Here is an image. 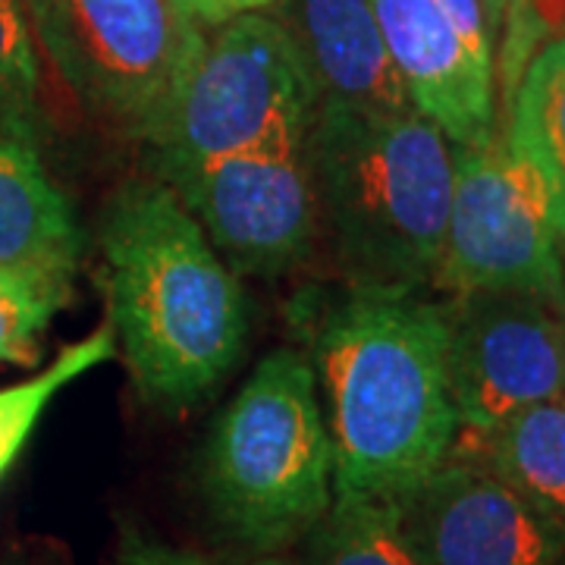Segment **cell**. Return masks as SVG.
Segmentation results:
<instances>
[{"instance_id": "2e32d148", "label": "cell", "mask_w": 565, "mask_h": 565, "mask_svg": "<svg viewBox=\"0 0 565 565\" xmlns=\"http://www.w3.org/2000/svg\"><path fill=\"white\" fill-rule=\"evenodd\" d=\"M299 565H427L403 519V500L333 493L323 519L302 537Z\"/></svg>"}, {"instance_id": "e0dca14e", "label": "cell", "mask_w": 565, "mask_h": 565, "mask_svg": "<svg viewBox=\"0 0 565 565\" xmlns=\"http://www.w3.org/2000/svg\"><path fill=\"white\" fill-rule=\"evenodd\" d=\"M114 355H117L114 327L102 323L85 340L63 349L41 374L0 390V478L10 471V465L17 462V456L22 452L25 440L32 437L47 403L61 393L63 386L95 371L98 364L110 362Z\"/></svg>"}, {"instance_id": "277c9868", "label": "cell", "mask_w": 565, "mask_h": 565, "mask_svg": "<svg viewBox=\"0 0 565 565\" xmlns=\"http://www.w3.org/2000/svg\"><path fill=\"white\" fill-rule=\"evenodd\" d=\"M202 484L214 519L258 556L321 522L333 503V446L302 352L264 355L223 408L204 446Z\"/></svg>"}, {"instance_id": "30bf717a", "label": "cell", "mask_w": 565, "mask_h": 565, "mask_svg": "<svg viewBox=\"0 0 565 565\" xmlns=\"http://www.w3.org/2000/svg\"><path fill=\"white\" fill-rule=\"evenodd\" d=\"M403 519L427 565H565V527L462 452L405 497Z\"/></svg>"}, {"instance_id": "ba28073f", "label": "cell", "mask_w": 565, "mask_h": 565, "mask_svg": "<svg viewBox=\"0 0 565 565\" xmlns=\"http://www.w3.org/2000/svg\"><path fill=\"white\" fill-rule=\"evenodd\" d=\"M233 274L277 277L321 233L305 141L280 139L199 163L154 167Z\"/></svg>"}, {"instance_id": "8992f818", "label": "cell", "mask_w": 565, "mask_h": 565, "mask_svg": "<svg viewBox=\"0 0 565 565\" xmlns=\"http://www.w3.org/2000/svg\"><path fill=\"white\" fill-rule=\"evenodd\" d=\"M318 104V85L286 25L267 13H243L204 39L148 139L154 167L211 161L280 139L305 141Z\"/></svg>"}, {"instance_id": "7a4b0ae2", "label": "cell", "mask_w": 565, "mask_h": 565, "mask_svg": "<svg viewBox=\"0 0 565 565\" xmlns=\"http://www.w3.org/2000/svg\"><path fill=\"white\" fill-rule=\"evenodd\" d=\"M107 315L141 399L182 408L239 362L248 308L236 274L161 180L126 182L102 221Z\"/></svg>"}, {"instance_id": "52a82bcc", "label": "cell", "mask_w": 565, "mask_h": 565, "mask_svg": "<svg viewBox=\"0 0 565 565\" xmlns=\"http://www.w3.org/2000/svg\"><path fill=\"white\" fill-rule=\"evenodd\" d=\"M434 286L449 296L525 289L565 305V267L537 173L505 136L456 145V182Z\"/></svg>"}, {"instance_id": "3957f363", "label": "cell", "mask_w": 565, "mask_h": 565, "mask_svg": "<svg viewBox=\"0 0 565 565\" xmlns=\"http://www.w3.org/2000/svg\"><path fill=\"white\" fill-rule=\"evenodd\" d=\"M305 158L349 286H434L456 182V145L437 122L415 107L321 104Z\"/></svg>"}, {"instance_id": "8fae6325", "label": "cell", "mask_w": 565, "mask_h": 565, "mask_svg": "<svg viewBox=\"0 0 565 565\" xmlns=\"http://www.w3.org/2000/svg\"><path fill=\"white\" fill-rule=\"evenodd\" d=\"M412 107L452 145H481L497 129L493 70L471 57L437 0H367Z\"/></svg>"}, {"instance_id": "d6986e66", "label": "cell", "mask_w": 565, "mask_h": 565, "mask_svg": "<svg viewBox=\"0 0 565 565\" xmlns=\"http://www.w3.org/2000/svg\"><path fill=\"white\" fill-rule=\"evenodd\" d=\"M39 95V54L22 0H0V129L25 132Z\"/></svg>"}, {"instance_id": "7402d4cb", "label": "cell", "mask_w": 565, "mask_h": 565, "mask_svg": "<svg viewBox=\"0 0 565 565\" xmlns=\"http://www.w3.org/2000/svg\"><path fill=\"white\" fill-rule=\"evenodd\" d=\"M117 565H211L204 556L141 534L139 527H122Z\"/></svg>"}, {"instance_id": "7c38bea8", "label": "cell", "mask_w": 565, "mask_h": 565, "mask_svg": "<svg viewBox=\"0 0 565 565\" xmlns=\"http://www.w3.org/2000/svg\"><path fill=\"white\" fill-rule=\"evenodd\" d=\"M280 13L277 20L299 44L321 104L386 114L412 107L367 0H282Z\"/></svg>"}, {"instance_id": "9a60e30c", "label": "cell", "mask_w": 565, "mask_h": 565, "mask_svg": "<svg viewBox=\"0 0 565 565\" xmlns=\"http://www.w3.org/2000/svg\"><path fill=\"white\" fill-rule=\"evenodd\" d=\"M505 117V141L537 173L565 245V35L527 63Z\"/></svg>"}, {"instance_id": "5b68a950", "label": "cell", "mask_w": 565, "mask_h": 565, "mask_svg": "<svg viewBox=\"0 0 565 565\" xmlns=\"http://www.w3.org/2000/svg\"><path fill=\"white\" fill-rule=\"evenodd\" d=\"M70 95L104 129L148 141L204 44L180 0H22Z\"/></svg>"}, {"instance_id": "ffe728a7", "label": "cell", "mask_w": 565, "mask_h": 565, "mask_svg": "<svg viewBox=\"0 0 565 565\" xmlns=\"http://www.w3.org/2000/svg\"><path fill=\"white\" fill-rule=\"evenodd\" d=\"M505 35L500 47V92L503 110L515 95V85L550 41L565 35V0H505Z\"/></svg>"}, {"instance_id": "ac0fdd59", "label": "cell", "mask_w": 565, "mask_h": 565, "mask_svg": "<svg viewBox=\"0 0 565 565\" xmlns=\"http://www.w3.org/2000/svg\"><path fill=\"white\" fill-rule=\"evenodd\" d=\"M73 280L0 267V362L35 364L51 318L70 302Z\"/></svg>"}, {"instance_id": "5bb4252c", "label": "cell", "mask_w": 565, "mask_h": 565, "mask_svg": "<svg viewBox=\"0 0 565 565\" xmlns=\"http://www.w3.org/2000/svg\"><path fill=\"white\" fill-rule=\"evenodd\" d=\"M468 459L487 465L500 481L565 527V393L512 415L487 434H465Z\"/></svg>"}, {"instance_id": "9c48e42d", "label": "cell", "mask_w": 565, "mask_h": 565, "mask_svg": "<svg viewBox=\"0 0 565 565\" xmlns=\"http://www.w3.org/2000/svg\"><path fill=\"white\" fill-rule=\"evenodd\" d=\"M446 367L459 430L487 434L565 393V305L525 289L446 302Z\"/></svg>"}, {"instance_id": "4fadbf2b", "label": "cell", "mask_w": 565, "mask_h": 565, "mask_svg": "<svg viewBox=\"0 0 565 565\" xmlns=\"http://www.w3.org/2000/svg\"><path fill=\"white\" fill-rule=\"evenodd\" d=\"M79 221L22 132H0V267L73 280L79 267Z\"/></svg>"}, {"instance_id": "44dd1931", "label": "cell", "mask_w": 565, "mask_h": 565, "mask_svg": "<svg viewBox=\"0 0 565 565\" xmlns=\"http://www.w3.org/2000/svg\"><path fill=\"white\" fill-rule=\"evenodd\" d=\"M440 10H444L449 22L456 25L459 39L465 41V47L471 51V57L493 70V29H490V20H487L484 0H437Z\"/></svg>"}, {"instance_id": "603a6c76", "label": "cell", "mask_w": 565, "mask_h": 565, "mask_svg": "<svg viewBox=\"0 0 565 565\" xmlns=\"http://www.w3.org/2000/svg\"><path fill=\"white\" fill-rule=\"evenodd\" d=\"M277 0H180V7L202 25H223L243 13H262Z\"/></svg>"}, {"instance_id": "6da1fadb", "label": "cell", "mask_w": 565, "mask_h": 565, "mask_svg": "<svg viewBox=\"0 0 565 565\" xmlns=\"http://www.w3.org/2000/svg\"><path fill=\"white\" fill-rule=\"evenodd\" d=\"M311 371L333 446V493L405 500L459 437L446 302L424 289L345 286L311 305Z\"/></svg>"}, {"instance_id": "cb8c5ba5", "label": "cell", "mask_w": 565, "mask_h": 565, "mask_svg": "<svg viewBox=\"0 0 565 565\" xmlns=\"http://www.w3.org/2000/svg\"><path fill=\"white\" fill-rule=\"evenodd\" d=\"M484 10H487V20H490V29H493V35H500L505 0H484Z\"/></svg>"}, {"instance_id": "d4e9b609", "label": "cell", "mask_w": 565, "mask_h": 565, "mask_svg": "<svg viewBox=\"0 0 565 565\" xmlns=\"http://www.w3.org/2000/svg\"><path fill=\"white\" fill-rule=\"evenodd\" d=\"M236 565H299V559H282L277 553H270V556H255V559H245V563Z\"/></svg>"}]
</instances>
